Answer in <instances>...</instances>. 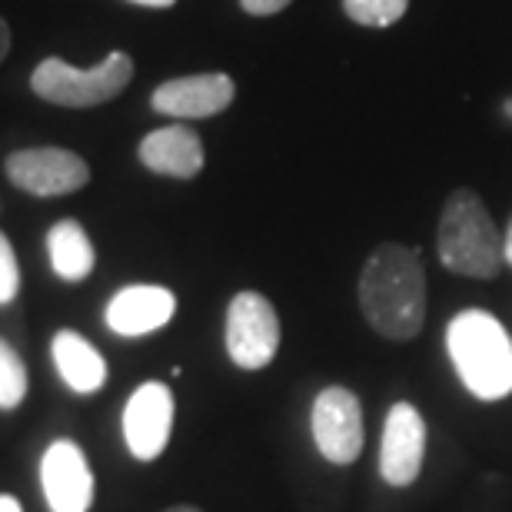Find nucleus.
I'll list each match as a JSON object with an SVG mask.
<instances>
[{
  "label": "nucleus",
  "instance_id": "9",
  "mask_svg": "<svg viewBox=\"0 0 512 512\" xmlns=\"http://www.w3.org/2000/svg\"><path fill=\"white\" fill-rule=\"evenodd\" d=\"M173 433V393L167 383H143L124 406V439L140 463L157 459Z\"/></svg>",
  "mask_w": 512,
  "mask_h": 512
},
{
  "label": "nucleus",
  "instance_id": "18",
  "mask_svg": "<svg viewBox=\"0 0 512 512\" xmlns=\"http://www.w3.org/2000/svg\"><path fill=\"white\" fill-rule=\"evenodd\" d=\"M20 293V266H17V253L10 247L7 233L0 230V306L14 303Z\"/></svg>",
  "mask_w": 512,
  "mask_h": 512
},
{
  "label": "nucleus",
  "instance_id": "22",
  "mask_svg": "<svg viewBox=\"0 0 512 512\" xmlns=\"http://www.w3.org/2000/svg\"><path fill=\"white\" fill-rule=\"evenodd\" d=\"M503 256H506V263L512 266V220H509V230H506V237H503Z\"/></svg>",
  "mask_w": 512,
  "mask_h": 512
},
{
  "label": "nucleus",
  "instance_id": "15",
  "mask_svg": "<svg viewBox=\"0 0 512 512\" xmlns=\"http://www.w3.org/2000/svg\"><path fill=\"white\" fill-rule=\"evenodd\" d=\"M47 256L64 283H84L97 263L94 243L77 220H60L47 230Z\"/></svg>",
  "mask_w": 512,
  "mask_h": 512
},
{
  "label": "nucleus",
  "instance_id": "10",
  "mask_svg": "<svg viewBox=\"0 0 512 512\" xmlns=\"http://www.w3.org/2000/svg\"><path fill=\"white\" fill-rule=\"evenodd\" d=\"M233 97H237V84L227 74H190L160 84L150 94V107L157 114L177 117V120H207L223 114Z\"/></svg>",
  "mask_w": 512,
  "mask_h": 512
},
{
  "label": "nucleus",
  "instance_id": "17",
  "mask_svg": "<svg viewBox=\"0 0 512 512\" xmlns=\"http://www.w3.org/2000/svg\"><path fill=\"white\" fill-rule=\"evenodd\" d=\"M343 10L360 27H393L409 10V0H343Z\"/></svg>",
  "mask_w": 512,
  "mask_h": 512
},
{
  "label": "nucleus",
  "instance_id": "21",
  "mask_svg": "<svg viewBox=\"0 0 512 512\" xmlns=\"http://www.w3.org/2000/svg\"><path fill=\"white\" fill-rule=\"evenodd\" d=\"M0 512H24L14 496H0Z\"/></svg>",
  "mask_w": 512,
  "mask_h": 512
},
{
  "label": "nucleus",
  "instance_id": "11",
  "mask_svg": "<svg viewBox=\"0 0 512 512\" xmlns=\"http://www.w3.org/2000/svg\"><path fill=\"white\" fill-rule=\"evenodd\" d=\"M426 456V423L413 403H393L386 413L383 446H380V476L389 486L416 483Z\"/></svg>",
  "mask_w": 512,
  "mask_h": 512
},
{
  "label": "nucleus",
  "instance_id": "6",
  "mask_svg": "<svg viewBox=\"0 0 512 512\" xmlns=\"http://www.w3.org/2000/svg\"><path fill=\"white\" fill-rule=\"evenodd\" d=\"M7 180L30 197H70L90 183L87 160L64 147H27L4 160Z\"/></svg>",
  "mask_w": 512,
  "mask_h": 512
},
{
  "label": "nucleus",
  "instance_id": "3",
  "mask_svg": "<svg viewBox=\"0 0 512 512\" xmlns=\"http://www.w3.org/2000/svg\"><path fill=\"white\" fill-rule=\"evenodd\" d=\"M439 260L446 270L473 280H493L506 266L503 233L496 230L493 213L479 193L459 187L449 193L443 220H439Z\"/></svg>",
  "mask_w": 512,
  "mask_h": 512
},
{
  "label": "nucleus",
  "instance_id": "13",
  "mask_svg": "<svg viewBox=\"0 0 512 512\" xmlns=\"http://www.w3.org/2000/svg\"><path fill=\"white\" fill-rule=\"evenodd\" d=\"M137 157L150 173H160V177H173V180H193L200 177L207 153H203V140L197 130L187 124H173V127L150 130L140 140Z\"/></svg>",
  "mask_w": 512,
  "mask_h": 512
},
{
  "label": "nucleus",
  "instance_id": "1",
  "mask_svg": "<svg viewBox=\"0 0 512 512\" xmlns=\"http://www.w3.org/2000/svg\"><path fill=\"white\" fill-rule=\"evenodd\" d=\"M360 310L386 340H413L426 323L423 256L403 243H383L360 273Z\"/></svg>",
  "mask_w": 512,
  "mask_h": 512
},
{
  "label": "nucleus",
  "instance_id": "4",
  "mask_svg": "<svg viewBox=\"0 0 512 512\" xmlns=\"http://www.w3.org/2000/svg\"><path fill=\"white\" fill-rule=\"evenodd\" d=\"M133 80V60L124 50H114L100 60L97 67L80 70L70 67L67 60L47 57L40 60L30 74V90L34 97L47 100L54 107H70V110H90L100 107L107 100L120 97Z\"/></svg>",
  "mask_w": 512,
  "mask_h": 512
},
{
  "label": "nucleus",
  "instance_id": "5",
  "mask_svg": "<svg viewBox=\"0 0 512 512\" xmlns=\"http://www.w3.org/2000/svg\"><path fill=\"white\" fill-rule=\"evenodd\" d=\"M280 350V316L263 293L243 290L227 306V353L240 370H263Z\"/></svg>",
  "mask_w": 512,
  "mask_h": 512
},
{
  "label": "nucleus",
  "instance_id": "12",
  "mask_svg": "<svg viewBox=\"0 0 512 512\" xmlns=\"http://www.w3.org/2000/svg\"><path fill=\"white\" fill-rule=\"evenodd\" d=\"M173 313H177V296L167 286H124L114 293V300L107 303L104 320L117 336H147L163 330Z\"/></svg>",
  "mask_w": 512,
  "mask_h": 512
},
{
  "label": "nucleus",
  "instance_id": "20",
  "mask_svg": "<svg viewBox=\"0 0 512 512\" xmlns=\"http://www.w3.org/2000/svg\"><path fill=\"white\" fill-rule=\"evenodd\" d=\"M7 54H10V27H7V20L0 17V64H4Z\"/></svg>",
  "mask_w": 512,
  "mask_h": 512
},
{
  "label": "nucleus",
  "instance_id": "7",
  "mask_svg": "<svg viewBox=\"0 0 512 512\" xmlns=\"http://www.w3.org/2000/svg\"><path fill=\"white\" fill-rule=\"evenodd\" d=\"M313 439L316 449L336 466L356 463L363 453V406L360 396L343 386H326L313 403Z\"/></svg>",
  "mask_w": 512,
  "mask_h": 512
},
{
  "label": "nucleus",
  "instance_id": "2",
  "mask_svg": "<svg viewBox=\"0 0 512 512\" xmlns=\"http://www.w3.org/2000/svg\"><path fill=\"white\" fill-rule=\"evenodd\" d=\"M446 350L459 380L476 399L496 403L512 396V340L486 310H463L446 330Z\"/></svg>",
  "mask_w": 512,
  "mask_h": 512
},
{
  "label": "nucleus",
  "instance_id": "24",
  "mask_svg": "<svg viewBox=\"0 0 512 512\" xmlns=\"http://www.w3.org/2000/svg\"><path fill=\"white\" fill-rule=\"evenodd\" d=\"M167 512H203V509H197V506H173Z\"/></svg>",
  "mask_w": 512,
  "mask_h": 512
},
{
  "label": "nucleus",
  "instance_id": "25",
  "mask_svg": "<svg viewBox=\"0 0 512 512\" xmlns=\"http://www.w3.org/2000/svg\"><path fill=\"white\" fill-rule=\"evenodd\" d=\"M506 114L512 117V100H509V104H506Z\"/></svg>",
  "mask_w": 512,
  "mask_h": 512
},
{
  "label": "nucleus",
  "instance_id": "16",
  "mask_svg": "<svg viewBox=\"0 0 512 512\" xmlns=\"http://www.w3.org/2000/svg\"><path fill=\"white\" fill-rule=\"evenodd\" d=\"M27 366L7 340H0V409H17L27 399Z\"/></svg>",
  "mask_w": 512,
  "mask_h": 512
},
{
  "label": "nucleus",
  "instance_id": "14",
  "mask_svg": "<svg viewBox=\"0 0 512 512\" xmlns=\"http://www.w3.org/2000/svg\"><path fill=\"white\" fill-rule=\"evenodd\" d=\"M50 353H54V366L74 393L90 396L97 393L100 386L107 383V360L100 356V350L87 336H80L77 330H57L54 343H50Z\"/></svg>",
  "mask_w": 512,
  "mask_h": 512
},
{
  "label": "nucleus",
  "instance_id": "8",
  "mask_svg": "<svg viewBox=\"0 0 512 512\" xmlns=\"http://www.w3.org/2000/svg\"><path fill=\"white\" fill-rule=\"evenodd\" d=\"M40 486L50 512H87L94 506V473L74 439H54L40 459Z\"/></svg>",
  "mask_w": 512,
  "mask_h": 512
},
{
  "label": "nucleus",
  "instance_id": "19",
  "mask_svg": "<svg viewBox=\"0 0 512 512\" xmlns=\"http://www.w3.org/2000/svg\"><path fill=\"white\" fill-rule=\"evenodd\" d=\"M293 0H240V7L247 10L250 17H273L280 14V10L290 7Z\"/></svg>",
  "mask_w": 512,
  "mask_h": 512
},
{
  "label": "nucleus",
  "instance_id": "23",
  "mask_svg": "<svg viewBox=\"0 0 512 512\" xmlns=\"http://www.w3.org/2000/svg\"><path fill=\"white\" fill-rule=\"evenodd\" d=\"M130 4H140V7H173L177 0H130Z\"/></svg>",
  "mask_w": 512,
  "mask_h": 512
}]
</instances>
